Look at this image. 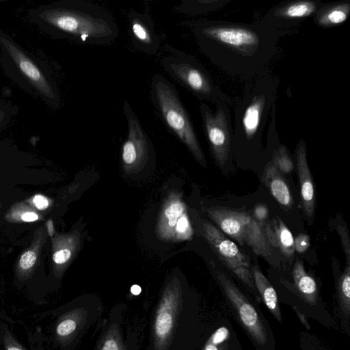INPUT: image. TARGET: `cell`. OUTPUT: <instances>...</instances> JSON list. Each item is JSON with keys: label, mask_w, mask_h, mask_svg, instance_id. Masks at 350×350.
Masks as SVG:
<instances>
[{"label": "cell", "mask_w": 350, "mask_h": 350, "mask_svg": "<svg viewBox=\"0 0 350 350\" xmlns=\"http://www.w3.org/2000/svg\"><path fill=\"white\" fill-rule=\"evenodd\" d=\"M29 21L48 36L79 44L107 45L118 36L113 16L85 0H62L27 11Z\"/></svg>", "instance_id": "6da1fadb"}, {"label": "cell", "mask_w": 350, "mask_h": 350, "mask_svg": "<svg viewBox=\"0 0 350 350\" xmlns=\"http://www.w3.org/2000/svg\"><path fill=\"white\" fill-rule=\"evenodd\" d=\"M0 65L6 77L25 92L52 109L60 107V92L49 66L26 51L1 28Z\"/></svg>", "instance_id": "7a4b0ae2"}, {"label": "cell", "mask_w": 350, "mask_h": 350, "mask_svg": "<svg viewBox=\"0 0 350 350\" xmlns=\"http://www.w3.org/2000/svg\"><path fill=\"white\" fill-rule=\"evenodd\" d=\"M150 100L160 119L203 167L206 162L189 115L174 87L160 74L153 75Z\"/></svg>", "instance_id": "3957f363"}, {"label": "cell", "mask_w": 350, "mask_h": 350, "mask_svg": "<svg viewBox=\"0 0 350 350\" xmlns=\"http://www.w3.org/2000/svg\"><path fill=\"white\" fill-rule=\"evenodd\" d=\"M215 278L236 321L257 350H274L273 333L258 305L226 273L217 270Z\"/></svg>", "instance_id": "277c9868"}, {"label": "cell", "mask_w": 350, "mask_h": 350, "mask_svg": "<svg viewBox=\"0 0 350 350\" xmlns=\"http://www.w3.org/2000/svg\"><path fill=\"white\" fill-rule=\"evenodd\" d=\"M208 217L226 236L241 245L248 246L258 256L277 266L263 225L246 211L213 206L206 209Z\"/></svg>", "instance_id": "5b68a950"}, {"label": "cell", "mask_w": 350, "mask_h": 350, "mask_svg": "<svg viewBox=\"0 0 350 350\" xmlns=\"http://www.w3.org/2000/svg\"><path fill=\"white\" fill-rule=\"evenodd\" d=\"M160 62L166 73L197 98L217 100L216 88L194 57L167 44Z\"/></svg>", "instance_id": "8992f818"}, {"label": "cell", "mask_w": 350, "mask_h": 350, "mask_svg": "<svg viewBox=\"0 0 350 350\" xmlns=\"http://www.w3.org/2000/svg\"><path fill=\"white\" fill-rule=\"evenodd\" d=\"M200 225L203 237L219 260L243 283L255 301L260 302L248 256L213 223L200 219Z\"/></svg>", "instance_id": "52a82bcc"}, {"label": "cell", "mask_w": 350, "mask_h": 350, "mask_svg": "<svg viewBox=\"0 0 350 350\" xmlns=\"http://www.w3.org/2000/svg\"><path fill=\"white\" fill-rule=\"evenodd\" d=\"M198 44H219L241 53H255L260 44L258 33L251 28L221 25L211 21H183Z\"/></svg>", "instance_id": "ba28073f"}, {"label": "cell", "mask_w": 350, "mask_h": 350, "mask_svg": "<svg viewBox=\"0 0 350 350\" xmlns=\"http://www.w3.org/2000/svg\"><path fill=\"white\" fill-rule=\"evenodd\" d=\"M127 135L122 146L123 169L131 173L142 168L153 156L152 142L128 100L123 103Z\"/></svg>", "instance_id": "9c48e42d"}, {"label": "cell", "mask_w": 350, "mask_h": 350, "mask_svg": "<svg viewBox=\"0 0 350 350\" xmlns=\"http://www.w3.org/2000/svg\"><path fill=\"white\" fill-rule=\"evenodd\" d=\"M156 232L165 241L180 242L192 239L193 229L186 204L180 194L172 192L167 196L159 215Z\"/></svg>", "instance_id": "30bf717a"}, {"label": "cell", "mask_w": 350, "mask_h": 350, "mask_svg": "<svg viewBox=\"0 0 350 350\" xmlns=\"http://www.w3.org/2000/svg\"><path fill=\"white\" fill-rule=\"evenodd\" d=\"M200 111L212 153L218 165L222 167L228 159L231 144L228 110L224 104L217 102L213 113L205 103L201 102Z\"/></svg>", "instance_id": "8fae6325"}, {"label": "cell", "mask_w": 350, "mask_h": 350, "mask_svg": "<svg viewBox=\"0 0 350 350\" xmlns=\"http://www.w3.org/2000/svg\"><path fill=\"white\" fill-rule=\"evenodd\" d=\"M292 279L291 285H285L300 301L298 310L301 306V313L307 312L321 323L328 326L332 325L335 322L332 320L329 315H327L322 304L317 282L306 272L302 261L299 259L296 260L293 266Z\"/></svg>", "instance_id": "7c38bea8"}, {"label": "cell", "mask_w": 350, "mask_h": 350, "mask_svg": "<svg viewBox=\"0 0 350 350\" xmlns=\"http://www.w3.org/2000/svg\"><path fill=\"white\" fill-rule=\"evenodd\" d=\"M129 31L135 48L149 55H157L160 40L151 16L147 12L132 10L128 15Z\"/></svg>", "instance_id": "4fadbf2b"}, {"label": "cell", "mask_w": 350, "mask_h": 350, "mask_svg": "<svg viewBox=\"0 0 350 350\" xmlns=\"http://www.w3.org/2000/svg\"><path fill=\"white\" fill-rule=\"evenodd\" d=\"M296 165L300 185V200L304 215L312 217L316 206L314 181L310 170L305 142L300 140L296 148Z\"/></svg>", "instance_id": "5bb4252c"}, {"label": "cell", "mask_w": 350, "mask_h": 350, "mask_svg": "<svg viewBox=\"0 0 350 350\" xmlns=\"http://www.w3.org/2000/svg\"><path fill=\"white\" fill-rule=\"evenodd\" d=\"M266 237L272 247L278 249L288 259H292L295 252L294 237L292 232L278 217L263 225Z\"/></svg>", "instance_id": "9a60e30c"}, {"label": "cell", "mask_w": 350, "mask_h": 350, "mask_svg": "<svg viewBox=\"0 0 350 350\" xmlns=\"http://www.w3.org/2000/svg\"><path fill=\"white\" fill-rule=\"evenodd\" d=\"M335 311L341 327L350 332V264H347L336 280Z\"/></svg>", "instance_id": "2e32d148"}, {"label": "cell", "mask_w": 350, "mask_h": 350, "mask_svg": "<svg viewBox=\"0 0 350 350\" xmlns=\"http://www.w3.org/2000/svg\"><path fill=\"white\" fill-rule=\"evenodd\" d=\"M262 180L272 196L285 209H291L293 198L290 188L282 176L271 161L265 166Z\"/></svg>", "instance_id": "e0dca14e"}, {"label": "cell", "mask_w": 350, "mask_h": 350, "mask_svg": "<svg viewBox=\"0 0 350 350\" xmlns=\"http://www.w3.org/2000/svg\"><path fill=\"white\" fill-rule=\"evenodd\" d=\"M254 284L260 301L266 306L273 317L282 323V314L277 292L258 266H252Z\"/></svg>", "instance_id": "ac0fdd59"}, {"label": "cell", "mask_w": 350, "mask_h": 350, "mask_svg": "<svg viewBox=\"0 0 350 350\" xmlns=\"http://www.w3.org/2000/svg\"><path fill=\"white\" fill-rule=\"evenodd\" d=\"M204 350H241V348L232 329L223 325L213 333Z\"/></svg>", "instance_id": "d6986e66"}, {"label": "cell", "mask_w": 350, "mask_h": 350, "mask_svg": "<svg viewBox=\"0 0 350 350\" xmlns=\"http://www.w3.org/2000/svg\"><path fill=\"white\" fill-rule=\"evenodd\" d=\"M349 12V3L325 7L317 15V23L323 27L337 25L347 20Z\"/></svg>", "instance_id": "ffe728a7"}, {"label": "cell", "mask_w": 350, "mask_h": 350, "mask_svg": "<svg viewBox=\"0 0 350 350\" xmlns=\"http://www.w3.org/2000/svg\"><path fill=\"white\" fill-rule=\"evenodd\" d=\"M317 3L313 1H297L282 7L275 13L284 18H300L308 16L316 12Z\"/></svg>", "instance_id": "44dd1931"}, {"label": "cell", "mask_w": 350, "mask_h": 350, "mask_svg": "<svg viewBox=\"0 0 350 350\" xmlns=\"http://www.w3.org/2000/svg\"><path fill=\"white\" fill-rule=\"evenodd\" d=\"M219 1L185 0L176 5L174 10L181 14H197L211 11L219 5Z\"/></svg>", "instance_id": "7402d4cb"}, {"label": "cell", "mask_w": 350, "mask_h": 350, "mask_svg": "<svg viewBox=\"0 0 350 350\" xmlns=\"http://www.w3.org/2000/svg\"><path fill=\"white\" fill-rule=\"evenodd\" d=\"M79 244L77 236L66 237V245L56 250L53 256L55 264L62 265L66 264L72 258Z\"/></svg>", "instance_id": "603a6c76"}, {"label": "cell", "mask_w": 350, "mask_h": 350, "mask_svg": "<svg viewBox=\"0 0 350 350\" xmlns=\"http://www.w3.org/2000/svg\"><path fill=\"white\" fill-rule=\"evenodd\" d=\"M282 174H289L294 169V163L284 146H280L273 153L271 161Z\"/></svg>", "instance_id": "cb8c5ba5"}, {"label": "cell", "mask_w": 350, "mask_h": 350, "mask_svg": "<svg viewBox=\"0 0 350 350\" xmlns=\"http://www.w3.org/2000/svg\"><path fill=\"white\" fill-rule=\"evenodd\" d=\"M172 326V317L167 311H161L157 316L155 332L159 338H165L170 332Z\"/></svg>", "instance_id": "d4e9b609"}, {"label": "cell", "mask_w": 350, "mask_h": 350, "mask_svg": "<svg viewBox=\"0 0 350 350\" xmlns=\"http://www.w3.org/2000/svg\"><path fill=\"white\" fill-rule=\"evenodd\" d=\"M336 230L340 239L344 253L346 256V263L350 264V241L347 226L345 224H338L336 227Z\"/></svg>", "instance_id": "484cf974"}, {"label": "cell", "mask_w": 350, "mask_h": 350, "mask_svg": "<svg viewBox=\"0 0 350 350\" xmlns=\"http://www.w3.org/2000/svg\"><path fill=\"white\" fill-rule=\"evenodd\" d=\"M13 115L10 103L0 99V133L7 127Z\"/></svg>", "instance_id": "4316f807"}, {"label": "cell", "mask_w": 350, "mask_h": 350, "mask_svg": "<svg viewBox=\"0 0 350 350\" xmlns=\"http://www.w3.org/2000/svg\"><path fill=\"white\" fill-rule=\"evenodd\" d=\"M75 328V321L71 319H66L58 324L56 332L60 336H66L70 334Z\"/></svg>", "instance_id": "83f0119b"}, {"label": "cell", "mask_w": 350, "mask_h": 350, "mask_svg": "<svg viewBox=\"0 0 350 350\" xmlns=\"http://www.w3.org/2000/svg\"><path fill=\"white\" fill-rule=\"evenodd\" d=\"M294 243L295 250L299 253H303L310 245V237L306 234L300 233L294 239Z\"/></svg>", "instance_id": "f1b7e54d"}, {"label": "cell", "mask_w": 350, "mask_h": 350, "mask_svg": "<svg viewBox=\"0 0 350 350\" xmlns=\"http://www.w3.org/2000/svg\"><path fill=\"white\" fill-rule=\"evenodd\" d=\"M36 260V253L32 250H28L21 256L19 265L24 270L29 269L34 265Z\"/></svg>", "instance_id": "f546056e"}, {"label": "cell", "mask_w": 350, "mask_h": 350, "mask_svg": "<svg viewBox=\"0 0 350 350\" xmlns=\"http://www.w3.org/2000/svg\"><path fill=\"white\" fill-rule=\"evenodd\" d=\"M269 217V209L265 204H257L253 211V217L260 224H264Z\"/></svg>", "instance_id": "4dcf8cb0"}, {"label": "cell", "mask_w": 350, "mask_h": 350, "mask_svg": "<svg viewBox=\"0 0 350 350\" xmlns=\"http://www.w3.org/2000/svg\"><path fill=\"white\" fill-rule=\"evenodd\" d=\"M33 204L39 210H44L49 206L48 200L43 196L36 195L33 200Z\"/></svg>", "instance_id": "1f68e13d"}, {"label": "cell", "mask_w": 350, "mask_h": 350, "mask_svg": "<svg viewBox=\"0 0 350 350\" xmlns=\"http://www.w3.org/2000/svg\"><path fill=\"white\" fill-rule=\"evenodd\" d=\"M292 308L293 309V310L295 312L299 320L300 321L301 324L305 327V328L307 329H310L311 328V327L309 324L307 317L305 314H304L303 313H301L295 307H292Z\"/></svg>", "instance_id": "d6a6232c"}, {"label": "cell", "mask_w": 350, "mask_h": 350, "mask_svg": "<svg viewBox=\"0 0 350 350\" xmlns=\"http://www.w3.org/2000/svg\"><path fill=\"white\" fill-rule=\"evenodd\" d=\"M102 350H118V347L115 340L109 339L105 342Z\"/></svg>", "instance_id": "836d02e7"}, {"label": "cell", "mask_w": 350, "mask_h": 350, "mask_svg": "<svg viewBox=\"0 0 350 350\" xmlns=\"http://www.w3.org/2000/svg\"><path fill=\"white\" fill-rule=\"evenodd\" d=\"M21 218L25 221H34L38 219V216L33 212L25 213Z\"/></svg>", "instance_id": "e575fe53"}, {"label": "cell", "mask_w": 350, "mask_h": 350, "mask_svg": "<svg viewBox=\"0 0 350 350\" xmlns=\"http://www.w3.org/2000/svg\"><path fill=\"white\" fill-rule=\"evenodd\" d=\"M6 350H23V349L21 347H19L17 344H15L11 341L9 343H7Z\"/></svg>", "instance_id": "d590c367"}, {"label": "cell", "mask_w": 350, "mask_h": 350, "mask_svg": "<svg viewBox=\"0 0 350 350\" xmlns=\"http://www.w3.org/2000/svg\"><path fill=\"white\" fill-rule=\"evenodd\" d=\"M142 291V288L139 285L134 284L131 288V292L134 295H139Z\"/></svg>", "instance_id": "8d00e7d4"}, {"label": "cell", "mask_w": 350, "mask_h": 350, "mask_svg": "<svg viewBox=\"0 0 350 350\" xmlns=\"http://www.w3.org/2000/svg\"><path fill=\"white\" fill-rule=\"evenodd\" d=\"M0 2H1V1H0Z\"/></svg>", "instance_id": "74e56055"}]
</instances>
